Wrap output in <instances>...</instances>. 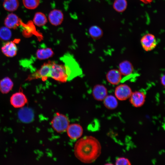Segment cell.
Segmentation results:
<instances>
[{"label": "cell", "instance_id": "cell-1", "mask_svg": "<svg viewBox=\"0 0 165 165\" xmlns=\"http://www.w3.org/2000/svg\"><path fill=\"white\" fill-rule=\"evenodd\" d=\"M74 152L75 157L81 162L90 163L95 161L101 155V146L95 137L86 136L76 142Z\"/></svg>", "mask_w": 165, "mask_h": 165}, {"label": "cell", "instance_id": "cell-2", "mask_svg": "<svg viewBox=\"0 0 165 165\" xmlns=\"http://www.w3.org/2000/svg\"><path fill=\"white\" fill-rule=\"evenodd\" d=\"M65 67L68 76V81H70L82 74L79 65L71 54H65L60 58Z\"/></svg>", "mask_w": 165, "mask_h": 165}, {"label": "cell", "instance_id": "cell-3", "mask_svg": "<svg viewBox=\"0 0 165 165\" xmlns=\"http://www.w3.org/2000/svg\"><path fill=\"white\" fill-rule=\"evenodd\" d=\"M50 123L53 129L58 133L66 131L70 124L68 117L58 112L56 113Z\"/></svg>", "mask_w": 165, "mask_h": 165}, {"label": "cell", "instance_id": "cell-4", "mask_svg": "<svg viewBox=\"0 0 165 165\" xmlns=\"http://www.w3.org/2000/svg\"><path fill=\"white\" fill-rule=\"evenodd\" d=\"M50 78L60 82L68 81V76L64 64L52 61Z\"/></svg>", "mask_w": 165, "mask_h": 165}, {"label": "cell", "instance_id": "cell-5", "mask_svg": "<svg viewBox=\"0 0 165 165\" xmlns=\"http://www.w3.org/2000/svg\"><path fill=\"white\" fill-rule=\"evenodd\" d=\"M51 64L52 61L44 63L39 69L29 75L26 80L31 81L41 79L42 80H45L48 78H50Z\"/></svg>", "mask_w": 165, "mask_h": 165}, {"label": "cell", "instance_id": "cell-6", "mask_svg": "<svg viewBox=\"0 0 165 165\" xmlns=\"http://www.w3.org/2000/svg\"><path fill=\"white\" fill-rule=\"evenodd\" d=\"M132 92L131 89L128 85L121 84L116 87L114 91L115 96L119 100L125 101L129 98Z\"/></svg>", "mask_w": 165, "mask_h": 165}, {"label": "cell", "instance_id": "cell-7", "mask_svg": "<svg viewBox=\"0 0 165 165\" xmlns=\"http://www.w3.org/2000/svg\"><path fill=\"white\" fill-rule=\"evenodd\" d=\"M140 42L143 49L147 52L153 50L157 45L155 36L150 33H147L141 37Z\"/></svg>", "mask_w": 165, "mask_h": 165}, {"label": "cell", "instance_id": "cell-8", "mask_svg": "<svg viewBox=\"0 0 165 165\" xmlns=\"http://www.w3.org/2000/svg\"><path fill=\"white\" fill-rule=\"evenodd\" d=\"M28 101V99L26 95L21 91L13 94L10 99L11 105L15 108H23L27 103Z\"/></svg>", "mask_w": 165, "mask_h": 165}, {"label": "cell", "instance_id": "cell-9", "mask_svg": "<svg viewBox=\"0 0 165 165\" xmlns=\"http://www.w3.org/2000/svg\"><path fill=\"white\" fill-rule=\"evenodd\" d=\"M83 129L80 124L77 123L69 124L66 131L68 137L72 140L80 138L83 133Z\"/></svg>", "mask_w": 165, "mask_h": 165}, {"label": "cell", "instance_id": "cell-10", "mask_svg": "<svg viewBox=\"0 0 165 165\" xmlns=\"http://www.w3.org/2000/svg\"><path fill=\"white\" fill-rule=\"evenodd\" d=\"M129 99L130 104L134 107L139 108L142 106L145 103L146 95L143 92L136 91L132 92Z\"/></svg>", "mask_w": 165, "mask_h": 165}, {"label": "cell", "instance_id": "cell-11", "mask_svg": "<svg viewBox=\"0 0 165 165\" xmlns=\"http://www.w3.org/2000/svg\"><path fill=\"white\" fill-rule=\"evenodd\" d=\"M92 94L94 98L97 101H103L108 95L106 87L102 84H97L94 87Z\"/></svg>", "mask_w": 165, "mask_h": 165}, {"label": "cell", "instance_id": "cell-12", "mask_svg": "<svg viewBox=\"0 0 165 165\" xmlns=\"http://www.w3.org/2000/svg\"><path fill=\"white\" fill-rule=\"evenodd\" d=\"M1 51L6 57H12L16 55L17 48L16 44L13 42L7 41L2 46Z\"/></svg>", "mask_w": 165, "mask_h": 165}, {"label": "cell", "instance_id": "cell-13", "mask_svg": "<svg viewBox=\"0 0 165 165\" xmlns=\"http://www.w3.org/2000/svg\"><path fill=\"white\" fill-rule=\"evenodd\" d=\"M64 19V15L62 12L58 9H54L51 11L48 15V20L53 25H60Z\"/></svg>", "mask_w": 165, "mask_h": 165}, {"label": "cell", "instance_id": "cell-14", "mask_svg": "<svg viewBox=\"0 0 165 165\" xmlns=\"http://www.w3.org/2000/svg\"><path fill=\"white\" fill-rule=\"evenodd\" d=\"M122 75L118 69L109 70L106 74V79L109 83L113 85L119 84L122 80Z\"/></svg>", "mask_w": 165, "mask_h": 165}, {"label": "cell", "instance_id": "cell-15", "mask_svg": "<svg viewBox=\"0 0 165 165\" xmlns=\"http://www.w3.org/2000/svg\"><path fill=\"white\" fill-rule=\"evenodd\" d=\"M21 21L16 14L11 13L6 18L4 22L5 26L9 29H15L21 24Z\"/></svg>", "mask_w": 165, "mask_h": 165}, {"label": "cell", "instance_id": "cell-16", "mask_svg": "<svg viewBox=\"0 0 165 165\" xmlns=\"http://www.w3.org/2000/svg\"><path fill=\"white\" fill-rule=\"evenodd\" d=\"M118 70L122 75L128 76L133 72L134 67L130 61L124 60L119 64Z\"/></svg>", "mask_w": 165, "mask_h": 165}, {"label": "cell", "instance_id": "cell-17", "mask_svg": "<svg viewBox=\"0 0 165 165\" xmlns=\"http://www.w3.org/2000/svg\"><path fill=\"white\" fill-rule=\"evenodd\" d=\"M13 83L9 77H5L0 80V91L3 94L9 93L12 89Z\"/></svg>", "mask_w": 165, "mask_h": 165}, {"label": "cell", "instance_id": "cell-18", "mask_svg": "<svg viewBox=\"0 0 165 165\" xmlns=\"http://www.w3.org/2000/svg\"><path fill=\"white\" fill-rule=\"evenodd\" d=\"M54 55V52L50 48H40L36 52V56L39 60H44L52 57Z\"/></svg>", "mask_w": 165, "mask_h": 165}, {"label": "cell", "instance_id": "cell-19", "mask_svg": "<svg viewBox=\"0 0 165 165\" xmlns=\"http://www.w3.org/2000/svg\"><path fill=\"white\" fill-rule=\"evenodd\" d=\"M103 101L105 107L109 109H115L118 106V99L113 95H108Z\"/></svg>", "mask_w": 165, "mask_h": 165}, {"label": "cell", "instance_id": "cell-20", "mask_svg": "<svg viewBox=\"0 0 165 165\" xmlns=\"http://www.w3.org/2000/svg\"><path fill=\"white\" fill-rule=\"evenodd\" d=\"M33 21L36 26L41 27L46 24L47 19L44 14L41 12H38L34 15Z\"/></svg>", "mask_w": 165, "mask_h": 165}, {"label": "cell", "instance_id": "cell-21", "mask_svg": "<svg viewBox=\"0 0 165 165\" xmlns=\"http://www.w3.org/2000/svg\"><path fill=\"white\" fill-rule=\"evenodd\" d=\"M89 32L91 37L95 40L101 38L103 34L102 29L97 25H93L90 27L89 29Z\"/></svg>", "mask_w": 165, "mask_h": 165}, {"label": "cell", "instance_id": "cell-22", "mask_svg": "<svg viewBox=\"0 0 165 165\" xmlns=\"http://www.w3.org/2000/svg\"><path fill=\"white\" fill-rule=\"evenodd\" d=\"M3 6L7 11L13 12L16 10L19 6L18 0H4Z\"/></svg>", "mask_w": 165, "mask_h": 165}, {"label": "cell", "instance_id": "cell-23", "mask_svg": "<svg viewBox=\"0 0 165 165\" xmlns=\"http://www.w3.org/2000/svg\"><path fill=\"white\" fill-rule=\"evenodd\" d=\"M19 116L20 120L26 122L32 120L33 116L32 112L27 108H23L20 110Z\"/></svg>", "mask_w": 165, "mask_h": 165}, {"label": "cell", "instance_id": "cell-24", "mask_svg": "<svg viewBox=\"0 0 165 165\" xmlns=\"http://www.w3.org/2000/svg\"><path fill=\"white\" fill-rule=\"evenodd\" d=\"M127 6V3L126 0H115L113 5L114 10L119 13L125 11Z\"/></svg>", "mask_w": 165, "mask_h": 165}, {"label": "cell", "instance_id": "cell-25", "mask_svg": "<svg viewBox=\"0 0 165 165\" xmlns=\"http://www.w3.org/2000/svg\"><path fill=\"white\" fill-rule=\"evenodd\" d=\"M12 36V32L9 28L5 26L0 28V39L3 41L9 40Z\"/></svg>", "mask_w": 165, "mask_h": 165}, {"label": "cell", "instance_id": "cell-26", "mask_svg": "<svg viewBox=\"0 0 165 165\" xmlns=\"http://www.w3.org/2000/svg\"><path fill=\"white\" fill-rule=\"evenodd\" d=\"M24 5L27 9H33L37 8L40 3V0H23Z\"/></svg>", "mask_w": 165, "mask_h": 165}, {"label": "cell", "instance_id": "cell-27", "mask_svg": "<svg viewBox=\"0 0 165 165\" xmlns=\"http://www.w3.org/2000/svg\"><path fill=\"white\" fill-rule=\"evenodd\" d=\"M115 163L116 165H130L131 164L128 159L123 157L117 158L116 160Z\"/></svg>", "mask_w": 165, "mask_h": 165}, {"label": "cell", "instance_id": "cell-28", "mask_svg": "<svg viewBox=\"0 0 165 165\" xmlns=\"http://www.w3.org/2000/svg\"><path fill=\"white\" fill-rule=\"evenodd\" d=\"M165 75H163L160 78L161 83L164 86H165Z\"/></svg>", "mask_w": 165, "mask_h": 165}, {"label": "cell", "instance_id": "cell-29", "mask_svg": "<svg viewBox=\"0 0 165 165\" xmlns=\"http://www.w3.org/2000/svg\"><path fill=\"white\" fill-rule=\"evenodd\" d=\"M141 2L145 4L149 3L152 2L153 0H140Z\"/></svg>", "mask_w": 165, "mask_h": 165}]
</instances>
